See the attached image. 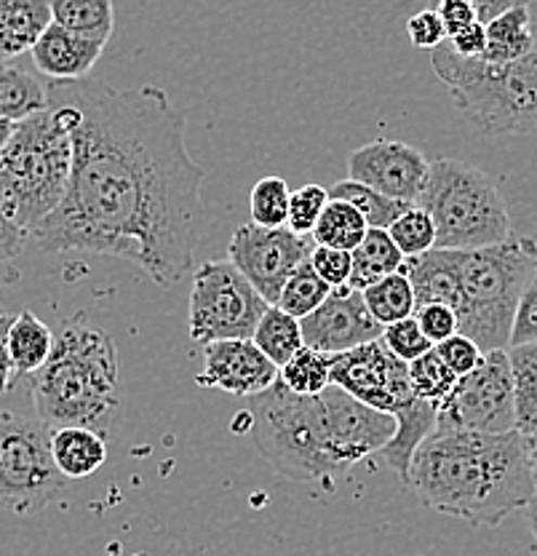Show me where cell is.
I'll list each match as a JSON object with an SVG mask.
<instances>
[{"label":"cell","mask_w":537,"mask_h":556,"mask_svg":"<svg viewBox=\"0 0 537 556\" xmlns=\"http://www.w3.org/2000/svg\"><path fill=\"white\" fill-rule=\"evenodd\" d=\"M404 265H407V257L398 252L388 230L369 228L367 239L354 249V274H350L348 287L363 292V289L372 287L380 278L404 270Z\"/></svg>","instance_id":"cell-25"},{"label":"cell","mask_w":537,"mask_h":556,"mask_svg":"<svg viewBox=\"0 0 537 556\" xmlns=\"http://www.w3.org/2000/svg\"><path fill=\"white\" fill-rule=\"evenodd\" d=\"M332 386L378 413L396 415L418 393L409 382V364L398 362L383 343H367L332 356Z\"/></svg>","instance_id":"cell-13"},{"label":"cell","mask_w":537,"mask_h":556,"mask_svg":"<svg viewBox=\"0 0 537 556\" xmlns=\"http://www.w3.org/2000/svg\"><path fill=\"white\" fill-rule=\"evenodd\" d=\"M310 265L323 281L332 289H343L350 283V274H354V252H343V249H329L316 247L310 254Z\"/></svg>","instance_id":"cell-39"},{"label":"cell","mask_w":537,"mask_h":556,"mask_svg":"<svg viewBox=\"0 0 537 556\" xmlns=\"http://www.w3.org/2000/svg\"><path fill=\"white\" fill-rule=\"evenodd\" d=\"M436 431H516V399L508 351L484 353L482 364L458 380L452 396L438 409Z\"/></svg>","instance_id":"cell-11"},{"label":"cell","mask_w":537,"mask_h":556,"mask_svg":"<svg viewBox=\"0 0 537 556\" xmlns=\"http://www.w3.org/2000/svg\"><path fill=\"white\" fill-rule=\"evenodd\" d=\"M527 343H537V270L533 281H529L527 289H524L522 303H519V311H516V321H513V332H511V348L527 345Z\"/></svg>","instance_id":"cell-43"},{"label":"cell","mask_w":537,"mask_h":556,"mask_svg":"<svg viewBox=\"0 0 537 556\" xmlns=\"http://www.w3.org/2000/svg\"><path fill=\"white\" fill-rule=\"evenodd\" d=\"M436 353L444 358V364H447V367L452 369L458 378H465V375H471L484 358L482 348H478L471 338H465V334H460V332L455 334V338H449L447 343L436 345Z\"/></svg>","instance_id":"cell-41"},{"label":"cell","mask_w":537,"mask_h":556,"mask_svg":"<svg viewBox=\"0 0 537 556\" xmlns=\"http://www.w3.org/2000/svg\"><path fill=\"white\" fill-rule=\"evenodd\" d=\"M252 340L254 345L279 367V372L281 367H286V364L305 348L303 324H299V318L289 316V313L281 311L279 305H270V308L265 311L263 321L257 324V332H254Z\"/></svg>","instance_id":"cell-27"},{"label":"cell","mask_w":537,"mask_h":556,"mask_svg":"<svg viewBox=\"0 0 537 556\" xmlns=\"http://www.w3.org/2000/svg\"><path fill=\"white\" fill-rule=\"evenodd\" d=\"M329 199H340V201H348L350 206H356L358 212L363 214L369 228H378V230H388L391 225L401 217L412 204H404V201L388 199V195L378 193V190L367 188V185L354 182V179H343L337 182L334 188H329Z\"/></svg>","instance_id":"cell-31"},{"label":"cell","mask_w":537,"mask_h":556,"mask_svg":"<svg viewBox=\"0 0 537 556\" xmlns=\"http://www.w3.org/2000/svg\"><path fill=\"white\" fill-rule=\"evenodd\" d=\"M429 169L418 148L396 139H374L348 155V179L404 204H418Z\"/></svg>","instance_id":"cell-14"},{"label":"cell","mask_w":537,"mask_h":556,"mask_svg":"<svg viewBox=\"0 0 537 556\" xmlns=\"http://www.w3.org/2000/svg\"><path fill=\"white\" fill-rule=\"evenodd\" d=\"M431 65L447 84L458 113L478 135H537V40L527 56L511 65L463 60L442 43L433 51Z\"/></svg>","instance_id":"cell-5"},{"label":"cell","mask_w":537,"mask_h":556,"mask_svg":"<svg viewBox=\"0 0 537 556\" xmlns=\"http://www.w3.org/2000/svg\"><path fill=\"white\" fill-rule=\"evenodd\" d=\"M513 375V399H516V431H537V343L508 348Z\"/></svg>","instance_id":"cell-29"},{"label":"cell","mask_w":537,"mask_h":556,"mask_svg":"<svg viewBox=\"0 0 537 556\" xmlns=\"http://www.w3.org/2000/svg\"><path fill=\"white\" fill-rule=\"evenodd\" d=\"M195 382L201 388L252 399L279 382V367L254 345V340H219L204 348V372Z\"/></svg>","instance_id":"cell-16"},{"label":"cell","mask_w":537,"mask_h":556,"mask_svg":"<svg viewBox=\"0 0 537 556\" xmlns=\"http://www.w3.org/2000/svg\"><path fill=\"white\" fill-rule=\"evenodd\" d=\"M468 3L476 9L478 20H482V25L487 27L489 22L498 20V16L506 14V11L516 9V5H529V0H468Z\"/></svg>","instance_id":"cell-47"},{"label":"cell","mask_w":537,"mask_h":556,"mask_svg":"<svg viewBox=\"0 0 537 556\" xmlns=\"http://www.w3.org/2000/svg\"><path fill=\"white\" fill-rule=\"evenodd\" d=\"M361 294L372 318L378 324H383V327L404 321V318H412L414 311H418L412 281H409V276L404 270L380 278L372 287L363 289Z\"/></svg>","instance_id":"cell-28"},{"label":"cell","mask_w":537,"mask_h":556,"mask_svg":"<svg viewBox=\"0 0 537 556\" xmlns=\"http://www.w3.org/2000/svg\"><path fill=\"white\" fill-rule=\"evenodd\" d=\"M537 270V241L533 236H508L495 247L463 252L460 260L458 308L460 334L489 351L511 348L519 303Z\"/></svg>","instance_id":"cell-7"},{"label":"cell","mask_w":537,"mask_h":556,"mask_svg":"<svg viewBox=\"0 0 537 556\" xmlns=\"http://www.w3.org/2000/svg\"><path fill=\"white\" fill-rule=\"evenodd\" d=\"M268 308L263 294L230 260H209L193 276L190 338L204 348L219 340H252Z\"/></svg>","instance_id":"cell-10"},{"label":"cell","mask_w":537,"mask_h":556,"mask_svg":"<svg viewBox=\"0 0 537 556\" xmlns=\"http://www.w3.org/2000/svg\"><path fill=\"white\" fill-rule=\"evenodd\" d=\"M14 324V316L9 313H0V393L11 391L16 380V369L14 362H11V353H9V329Z\"/></svg>","instance_id":"cell-46"},{"label":"cell","mask_w":537,"mask_h":556,"mask_svg":"<svg viewBox=\"0 0 537 556\" xmlns=\"http://www.w3.org/2000/svg\"><path fill=\"white\" fill-rule=\"evenodd\" d=\"M38 420L49 428H91L113 437L124 420L118 348L89 313L65 318L43 369L30 375Z\"/></svg>","instance_id":"cell-4"},{"label":"cell","mask_w":537,"mask_h":556,"mask_svg":"<svg viewBox=\"0 0 537 556\" xmlns=\"http://www.w3.org/2000/svg\"><path fill=\"white\" fill-rule=\"evenodd\" d=\"M289 201H292V190H289L286 179L281 177H265L252 188V223L263 225V228H286L289 217Z\"/></svg>","instance_id":"cell-36"},{"label":"cell","mask_w":537,"mask_h":556,"mask_svg":"<svg viewBox=\"0 0 537 556\" xmlns=\"http://www.w3.org/2000/svg\"><path fill=\"white\" fill-rule=\"evenodd\" d=\"M252 437L259 455L294 482H329L363 457L383 452L396 417L367 407L337 386L297 396L276 382L250 399Z\"/></svg>","instance_id":"cell-2"},{"label":"cell","mask_w":537,"mask_h":556,"mask_svg":"<svg viewBox=\"0 0 537 556\" xmlns=\"http://www.w3.org/2000/svg\"><path fill=\"white\" fill-rule=\"evenodd\" d=\"M407 486L438 514L498 527L537 490L524 433L433 431L412 457Z\"/></svg>","instance_id":"cell-3"},{"label":"cell","mask_w":537,"mask_h":556,"mask_svg":"<svg viewBox=\"0 0 537 556\" xmlns=\"http://www.w3.org/2000/svg\"><path fill=\"white\" fill-rule=\"evenodd\" d=\"M65 482L51 455V428L0 409V506L14 514L40 511Z\"/></svg>","instance_id":"cell-9"},{"label":"cell","mask_w":537,"mask_h":556,"mask_svg":"<svg viewBox=\"0 0 537 556\" xmlns=\"http://www.w3.org/2000/svg\"><path fill=\"white\" fill-rule=\"evenodd\" d=\"M316 241L310 236H297L289 228H263V225H241L228 247V257L244 274L246 281L276 305L281 289L303 263L314 254Z\"/></svg>","instance_id":"cell-12"},{"label":"cell","mask_w":537,"mask_h":556,"mask_svg":"<svg viewBox=\"0 0 537 556\" xmlns=\"http://www.w3.org/2000/svg\"><path fill=\"white\" fill-rule=\"evenodd\" d=\"M299 324H303L305 345L329 353V356L348 353L367 343H378L385 332L383 324L374 321L372 313H369L363 294L354 287L334 289L327 303L310 316H305Z\"/></svg>","instance_id":"cell-15"},{"label":"cell","mask_w":537,"mask_h":556,"mask_svg":"<svg viewBox=\"0 0 537 556\" xmlns=\"http://www.w3.org/2000/svg\"><path fill=\"white\" fill-rule=\"evenodd\" d=\"M391 239L398 247V252L407 260L423 257L431 249H436V225H433L431 214L418 204H412L401 217L388 228Z\"/></svg>","instance_id":"cell-35"},{"label":"cell","mask_w":537,"mask_h":556,"mask_svg":"<svg viewBox=\"0 0 537 556\" xmlns=\"http://www.w3.org/2000/svg\"><path fill=\"white\" fill-rule=\"evenodd\" d=\"M73 174V137L56 110L14 126L0 150V195L11 217L30 233L65 201Z\"/></svg>","instance_id":"cell-6"},{"label":"cell","mask_w":537,"mask_h":556,"mask_svg":"<svg viewBox=\"0 0 537 556\" xmlns=\"http://www.w3.org/2000/svg\"><path fill=\"white\" fill-rule=\"evenodd\" d=\"M56 345V332H51L33 311H22L14 316V324L9 329V353L14 362L16 378L22 375H36L46 367Z\"/></svg>","instance_id":"cell-24"},{"label":"cell","mask_w":537,"mask_h":556,"mask_svg":"<svg viewBox=\"0 0 537 556\" xmlns=\"http://www.w3.org/2000/svg\"><path fill=\"white\" fill-rule=\"evenodd\" d=\"M51 22L49 0H0V65L36 49Z\"/></svg>","instance_id":"cell-19"},{"label":"cell","mask_w":537,"mask_h":556,"mask_svg":"<svg viewBox=\"0 0 537 556\" xmlns=\"http://www.w3.org/2000/svg\"><path fill=\"white\" fill-rule=\"evenodd\" d=\"M418 206L436 225V249L473 252L511 236V217L500 188L487 172L460 159L433 161Z\"/></svg>","instance_id":"cell-8"},{"label":"cell","mask_w":537,"mask_h":556,"mask_svg":"<svg viewBox=\"0 0 537 556\" xmlns=\"http://www.w3.org/2000/svg\"><path fill=\"white\" fill-rule=\"evenodd\" d=\"M279 380L297 396H319L332 386V356L305 345L286 367H281Z\"/></svg>","instance_id":"cell-32"},{"label":"cell","mask_w":537,"mask_h":556,"mask_svg":"<svg viewBox=\"0 0 537 556\" xmlns=\"http://www.w3.org/2000/svg\"><path fill=\"white\" fill-rule=\"evenodd\" d=\"M460 260H463V252H458V249H431L423 257L407 260L404 274L412 281L418 308H423V305H447V308L458 313L460 303H463Z\"/></svg>","instance_id":"cell-18"},{"label":"cell","mask_w":537,"mask_h":556,"mask_svg":"<svg viewBox=\"0 0 537 556\" xmlns=\"http://www.w3.org/2000/svg\"><path fill=\"white\" fill-rule=\"evenodd\" d=\"M524 519H527V527H529V532H533V535H535V541H537V490H535L533 501H529L527 506H524Z\"/></svg>","instance_id":"cell-48"},{"label":"cell","mask_w":537,"mask_h":556,"mask_svg":"<svg viewBox=\"0 0 537 556\" xmlns=\"http://www.w3.org/2000/svg\"><path fill=\"white\" fill-rule=\"evenodd\" d=\"M49 110V80L16 65H0V118L11 124Z\"/></svg>","instance_id":"cell-23"},{"label":"cell","mask_w":537,"mask_h":556,"mask_svg":"<svg viewBox=\"0 0 537 556\" xmlns=\"http://www.w3.org/2000/svg\"><path fill=\"white\" fill-rule=\"evenodd\" d=\"M396 417V433L388 444H385L383 457L391 468L401 477V482L407 484L409 479V466H412V457L418 452L420 444L436 431L438 422V409L433 404L423 402L420 396H414L412 402L404 404L401 409L394 415Z\"/></svg>","instance_id":"cell-20"},{"label":"cell","mask_w":537,"mask_h":556,"mask_svg":"<svg viewBox=\"0 0 537 556\" xmlns=\"http://www.w3.org/2000/svg\"><path fill=\"white\" fill-rule=\"evenodd\" d=\"M537 30L529 5H516L487 25V49L478 60L489 65H511L535 49Z\"/></svg>","instance_id":"cell-22"},{"label":"cell","mask_w":537,"mask_h":556,"mask_svg":"<svg viewBox=\"0 0 537 556\" xmlns=\"http://www.w3.org/2000/svg\"><path fill=\"white\" fill-rule=\"evenodd\" d=\"M367 233H369V225L356 206H350L348 201L329 199V204L323 208L319 225H316L310 239L316 241V247L354 252L358 243L367 239Z\"/></svg>","instance_id":"cell-30"},{"label":"cell","mask_w":537,"mask_h":556,"mask_svg":"<svg viewBox=\"0 0 537 556\" xmlns=\"http://www.w3.org/2000/svg\"><path fill=\"white\" fill-rule=\"evenodd\" d=\"M380 343L388 348V353H394L398 362H404V364L418 362L420 356H425V353L433 351V343L429 338H425V332L420 329L418 318H414V316L404 318V321L391 324V327H385Z\"/></svg>","instance_id":"cell-38"},{"label":"cell","mask_w":537,"mask_h":556,"mask_svg":"<svg viewBox=\"0 0 537 556\" xmlns=\"http://www.w3.org/2000/svg\"><path fill=\"white\" fill-rule=\"evenodd\" d=\"M447 46L455 51V54L463 56V60H478V56L484 54V49H487V27L484 25L468 27V30L447 38Z\"/></svg>","instance_id":"cell-45"},{"label":"cell","mask_w":537,"mask_h":556,"mask_svg":"<svg viewBox=\"0 0 537 556\" xmlns=\"http://www.w3.org/2000/svg\"><path fill=\"white\" fill-rule=\"evenodd\" d=\"M14 126H16V124H11V121L0 118V150L5 148V142H9L11 135H14Z\"/></svg>","instance_id":"cell-50"},{"label":"cell","mask_w":537,"mask_h":556,"mask_svg":"<svg viewBox=\"0 0 537 556\" xmlns=\"http://www.w3.org/2000/svg\"><path fill=\"white\" fill-rule=\"evenodd\" d=\"M27 241H30V233L11 217L9 206H5L3 195H0V263L20 257Z\"/></svg>","instance_id":"cell-44"},{"label":"cell","mask_w":537,"mask_h":556,"mask_svg":"<svg viewBox=\"0 0 537 556\" xmlns=\"http://www.w3.org/2000/svg\"><path fill=\"white\" fill-rule=\"evenodd\" d=\"M414 318H418L420 329H423L433 348L447 343L449 338L460 332L458 313L447 308V305H423V308L414 311Z\"/></svg>","instance_id":"cell-40"},{"label":"cell","mask_w":537,"mask_h":556,"mask_svg":"<svg viewBox=\"0 0 537 556\" xmlns=\"http://www.w3.org/2000/svg\"><path fill=\"white\" fill-rule=\"evenodd\" d=\"M51 455L65 479H86L100 471L107 460V439L91 428H54Z\"/></svg>","instance_id":"cell-21"},{"label":"cell","mask_w":537,"mask_h":556,"mask_svg":"<svg viewBox=\"0 0 537 556\" xmlns=\"http://www.w3.org/2000/svg\"><path fill=\"white\" fill-rule=\"evenodd\" d=\"M105 43L84 38V35L65 30L54 25L40 35L36 49L30 51L33 62L46 80H80L89 78V73L100 62Z\"/></svg>","instance_id":"cell-17"},{"label":"cell","mask_w":537,"mask_h":556,"mask_svg":"<svg viewBox=\"0 0 537 556\" xmlns=\"http://www.w3.org/2000/svg\"><path fill=\"white\" fill-rule=\"evenodd\" d=\"M334 289L329 287L323 278L316 274L314 265L303 263L297 270H294V276L289 278L286 287L281 289V298H279V308L289 313V316L299 318L303 321L305 316H310L314 311H319L323 303L329 300V294H332Z\"/></svg>","instance_id":"cell-33"},{"label":"cell","mask_w":537,"mask_h":556,"mask_svg":"<svg viewBox=\"0 0 537 556\" xmlns=\"http://www.w3.org/2000/svg\"><path fill=\"white\" fill-rule=\"evenodd\" d=\"M49 108L73 137L65 201L38 225L43 252H94L175 287L195 265L204 169L188 121L158 86L113 89L97 78L49 80Z\"/></svg>","instance_id":"cell-1"},{"label":"cell","mask_w":537,"mask_h":556,"mask_svg":"<svg viewBox=\"0 0 537 556\" xmlns=\"http://www.w3.org/2000/svg\"><path fill=\"white\" fill-rule=\"evenodd\" d=\"M49 9L54 25L105 46L115 30L113 0H49Z\"/></svg>","instance_id":"cell-26"},{"label":"cell","mask_w":537,"mask_h":556,"mask_svg":"<svg viewBox=\"0 0 537 556\" xmlns=\"http://www.w3.org/2000/svg\"><path fill=\"white\" fill-rule=\"evenodd\" d=\"M327 204H329L327 188H321V185H303L299 190H294L292 201H289L286 228L297 236H314L316 225H319Z\"/></svg>","instance_id":"cell-37"},{"label":"cell","mask_w":537,"mask_h":556,"mask_svg":"<svg viewBox=\"0 0 537 556\" xmlns=\"http://www.w3.org/2000/svg\"><path fill=\"white\" fill-rule=\"evenodd\" d=\"M407 33H409V40H412V46H418V49L436 51L438 46L447 43V30H444V22L438 20V14L431 9V5L429 9H423V11H418V14L409 16Z\"/></svg>","instance_id":"cell-42"},{"label":"cell","mask_w":537,"mask_h":556,"mask_svg":"<svg viewBox=\"0 0 537 556\" xmlns=\"http://www.w3.org/2000/svg\"><path fill=\"white\" fill-rule=\"evenodd\" d=\"M458 375L444 364V358L438 356L436 348L420 356L418 362L409 364V382H412V391L418 393L423 402L433 404L436 409H442V404L452 396L455 386H458Z\"/></svg>","instance_id":"cell-34"},{"label":"cell","mask_w":537,"mask_h":556,"mask_svg":"<svg viewBox=\"0 0 537 556\" xmlns=\"http://www.w3.org/2000/svg\"><path fill=\"white\" fill-rule=\"evenodd\" d=\"M524 442H527V455H529V466H533V473H535V479H537V431H533V433H527V437H524Z\"/></svg>","instance_id":"cell-49"}]
</instances>
